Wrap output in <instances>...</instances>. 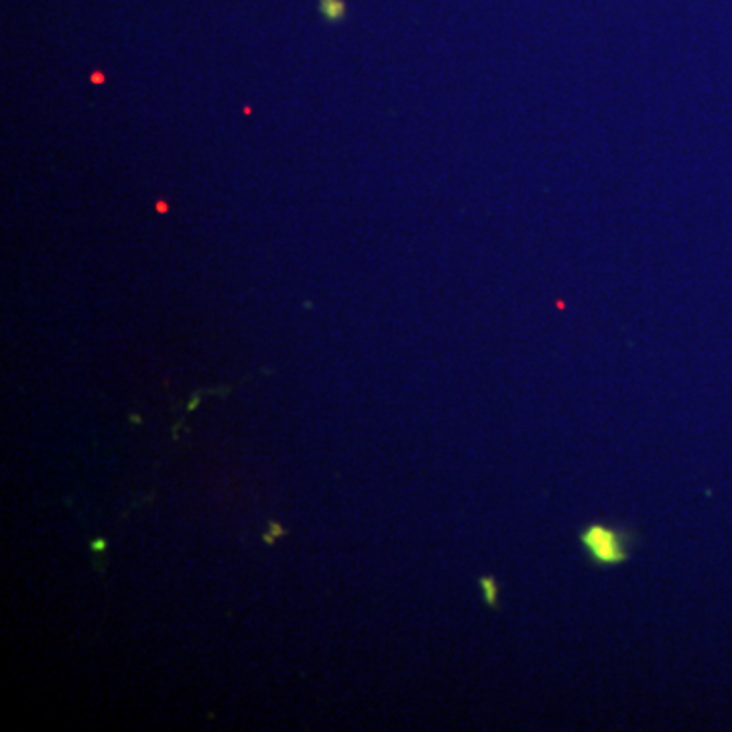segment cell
<instances>
[{
	"label": "cell",
	"mask_w": 732,
	"mask_h": 732,
	"mask_svg": "<svg viewBox=\"0 0 732 732\" xmlns=\"http://www.w3.org/2000/svg\"><path fill=\"white\" fill-rule=\"evenodd\" d=\"M578 541L592 566L617 568L633 558L637 535L629 527L594 521L580 529Z\"/></svg>",
	"instance_id": "1"
},
{
	"label": "cell",
	"mask_w": 732,
	"mask_h": 732,
	"mask_svg": "<svg viewBox=\"0 0 732 732\" xmlns=\"http://www.w3.org/2000/svg\"><path fill=\"white\" fill-rule=\"evenodd\" d=\"M478 588L482 592V600L488 608H499L501 604V582L495 576H480L478 578Z\"/></svg>",
	"instance_id": "2"
},
{
	"label": "cell",
	"mask_w": 732,
	"mask_h": 732,
	"mask_svg": "<svg viewBox=\"0 0 732 732\" xmlns=\"http://www.w3.org/2000/svg\"><path fill=\"white\" fill-rule=\"evenodd\" d=\"M322 11H324V15L330 23H338L346 13V9H344V5L340 3V0H326Z\"/></svg>",
	"instance_id": "3"
},
{
	"label": "cell",
	"mask_w": 732,
	"mask_h": 732,
	"mask_svg": "<svg viewBox=\"0 0 732 732\" xmlns=\"http://www.w3.org/2000/svg\"><path fill=\"white\" fill-rule=\"evenodd\" d=\"M269 533H273L275 537L277 535H287V529L283 525H279V523H269Z\"/></svg>",
	"instance_id": "4"
},
{
	"label": "cell",
	"mask_w": 732,
	"mask_h": 732,
	"mask_svg": "<svg viewBox=\"0 0 732 732\" xmlns=\"http://www.w3.org/2000/svg\"><path fill=\"white\" fill-rule=\"evenodd\" d=\"M90 80H92L96 86H100V84H104V82H106V74H102L100 70H96V72L90 76Z\"/></svg>",
	"instance_id": "5"
},
{
	"label": "cell",
	"mask_w": 732,
	"mask_h": 732,
	"mask_svg": "<svg viewBox=\"0 0 732 732\" xmlns=\"http://www.w3.org/2000/svg\"><path fill=\"white\" fill-rule=\"evenodd\" d=\"M90 547L94 549V552H102V549H106V541L104 539H96L90 543Z\"/></svg>",
	"instance_id": "6"
},
{
	"label": "cell",
	"mask_w": 732,
	"mask_h": 732,
	"mask_svg": "<svg viewBox=\"0 0 732 732\" xmlns=\"http://www.w3.org/2000/svg\"><path fill=\"white\" fill-rule=\"evenodd\" d=\"M157 210H159V212H167V210H169V206H167L163 200H157Z\"/></svg>",
	"instance_id": "7"
},
{
	"label": "cell",
	"mask_w": 732,
	"mask_h": 732,
	"mask_svg": "<svg viewBox=\"0 0 732 732\" xmlns=\"http://www.w3.org/2000/svg\"><path fill=\"white\" fill-rule=\"evenodd\" d=\"M263 539H265V543H269V545H273V543H275V535H273V533H265V535H263Z\"/></svg>",
	"instance_id": "8"
}]
</instances>
